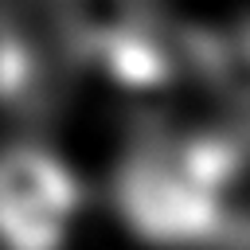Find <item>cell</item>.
I'll use <instances>...</instances> for the list:
<instances>
[{"label":"cell","instance_id":"1","mask_svg":"<svg viewBox=\"0 0 250 250\" xmlns=\"http://www.w3.org/2000/svg\"><path fill=\"white\" fill-rule=\"evenodd\" d=\"M234 148L230 129L188 137L148 133L117 164V215L148 246H219V184Z\"/></svg>","mask_w":250,"mask_h":250},{"label":"cell","instance_id":"2","mask_svg":"<svg viewBox=\"0 0 250 250\" xmlns=\"http://www.w3.org/2000/svg\"><path fill=\"white\" fill-rule=\"evenodd\" d=\"M66 51L125 90H160L188 59L152 0H47Z\"/></svg>","mask_w":250,"mask_h":250},{"label":"cell","instance_id":"4","mask_svg":"<svg viewBox=\"0 0 250 250\" xmlns=\"http://www.w3.org/2000/svg\"><path fill=\"white\" fill-rule=\"evenodd\" d=\"M39 90V55L31 47L27 27L0 0V102L20 105Z\"/></svg>","mask_w":250,"mask_h":250},{"label":"cell","instance_id":"3","mask_svg":"<svg viewBox=\"0 0 250 250\" xmlns=\"http://www.w3.org/2000/svg\"><path fill=\"white\" fill-rule=\"evenodd\" d=\"M78 207L82 184L55 152L0 148V250H62Z\"/></svg>","mask_w":250,"mask_h":250}]
</instances>
